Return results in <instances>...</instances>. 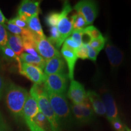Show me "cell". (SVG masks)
Listing matches in <instances>:
<instances>
[{"mask_svg":"<svg viewBox=\"0 0 131 131\" xmlns=\"http://www.w3.org/2000/svg\"><path fill=\"white\" fill-rule=\"evenodd\" d=\"M5 101L10 112L16 119L23 117V110L29 96L27 90L23 87L10 83L5 89Z\"/></svg>","mask_w":131,"mask_h":131,"instance_id":"cell-1","label":"cell"},{"mask_svg":"<svg viewBox=\"0 0 131 131\" xmlns=\"http://www.w3.org/2000/svg\"><path fill=\"white\" fill-rule=\"evenodd\" d=\"M29 94L35 98L39 110L50 123L52 131H61V127L49 102L46 89H45L44 84H34L31 88Z\"/></svg>","mask_w":131,"mask_h":131,"instance_id":"cell-2","label":"cell"},{"mask_svg":"<svg viewBox=\"0 0 131 131\" xmlns=\"http://www.w3.org/2000/svg\"><path fill=\"white\" fill-rule=\"evenodd\" d=\"M49 102L61 127L69 126L72 122L71 109L65 95L47 91Z\"/></svg>","mask_w":131,"mask_h":131,"instance_id":"cell-3","label":"cell"},{"mask_svg":"<svg viewBox=\"0 0 131 131\" xmlns=\"http://www.w3.org/2000/svg\"><path fill=\"white\" fill-rule=\"evenodd\" d=\"M72 10V8L68 1H65L63 3V6L61 11L62 16L59 21L57 29L60 33V40L56 46L57 48L59 49L61 46L62 44L64 42L65 40L69 37L72 34L73 29L71 21L68 18V15Z\"/></svg>","mask_w":131,"mask_h":131,"instance_id":"cell-4","label":"cell"},{"mask_svg":"<svg viewBox=\"0 0 131 131\" xmlns=\"http://www.w3.org/2000/svg\"><path fill=\"white\" fill-rule=\"evenodd\" d=\"M68 75L66 73L45 75L43 84L47 91L64 95L68 89Z\"/></svg>","mask_w":131,"mask_h":131,"instance_id":"cell-5","label":"cell"},{"mask_svg":"<svg viewBox=\"0 0 131 131\" xmlns=\"http://www.w3.org/2000/svg\"><path fill=\"white\" fill-rule=\"evenodd\" d=\"M73 9L84 17L87 26L92 24L98 15V6L94 1H80L75 5Z\"/></svg>","mask_w":131,"mask_h":131,"instance_id":"cell-6","label":"cell"},{"mask_svg":"<svg viewBox=\"0 0 131 131\" xmlns=\"http://www.w3.org/2000/svg\"><path fill=\"white\" fill-rule=\"evenodd\" d=\"M40 112L37 100L29 94L23 110V118L30 131H40L36 127L34 119Z\"/></svg>","mask_w":131,"mask_h":131,"instance_id":"cell-7","label":"cell"},{"mask_svg":"<svg viewBox=\"0 0 131 131\" xmlns=\"http://www.w3.org/2000/svg\"><path fill=\"white\" fill-rule=\"evenodd\" d=\"M70 107L73 117L80 123H88L94 118L93 109L88 98L80 104H72Z\"/></svg>","mask_w":131,"mask_h":131,"instance_id":"cell-8","label":"cell"},{"mask_svg":"<svg viewBox=\"0 0 131 131\" xmlns=\"http://www.w3.org/2000/svg\"><path fill=\"white\" fill-rule=\"evenodd\" d=\"M36 50L38 53L46 60L60 56V52L49 41L46 37H37L36 39Z\"/></svg>","mask_w":131,"mask_h":131,"instance_id":"cell-9","label":"cell"},{"mask_svg":"<svg viewBox=\"0 0 131 131\" xmlns=\"http://www.w3.org/2000/svg\"><path fill=\"white\" fill-rule=\"evenodd\" d=\"M20 74L25 76L34 84H41L44 83L45 74L42 70L35 66L21 62V65L19 69Z\"/></svg>","mask_w":131,"mask_h":131,"instance_id":"cell-10","label":"cell"},{"mask_svg":"<svg viewBox=\"0 0 131 131\" xmlns=\"http://www.w3.org/2000/svg\"><path fill=\"white\" fill-rule=\"evenodd\" d=\"M40 2L24 0L19 5L18 9V16L27 23V19L33 16L38 15L40 12Z\"/></svg>","mask_w":131,"mask_h":131,"instance_id":"cell-11","label":"cell"},{"mask_svg":"<svg viewBox=\"0 0 131 131\" xmlns=\"http://www.w3.org/2000/svg\"><path fill=\"white\" fill-rule=\"evenodd\" d=\"M105 52L111 68L114 69L118 68L124 61L123 52L112 42L108 41L107 40L106 42Z\"/></svg>","mask_w":131,"mask_h":131,"instance_id":"cell-12","label":"cell"},{"mask_svg":"<svg viewBox=\"0 0 131 131\" xmlns=\"http://www.w3.org/2000/svg\"><path fill=\"white\" fill-rule=\"evenodd\" d=\"M102 100L106 109V115L108 120L111 122L115 119L118 118V108L114 97L108 91L101 90Z\"/></svg>","mask_w":131,"mask_h":131,"instance_id":"cell-13","label":"cell"},{"mask_svg":"<svg viewBox=\"0 0 131 131\" xmlns=\"http://www.w3.org/2000/svg\"><path fill=\"white\" fill-rule=\"evenodd\" d=\"M68 96L72 101V104H80L88 99L87 92L84 86L79 82L72 80L69 88Z\"/></svg>","mask_w":131,"mask_h":131,"instance_id":"cell-14","label":"cell"},{"mask_svg":"<svg viewBox=\"0 0 131 131\" xmlns=\"http://www.w3.org/2000/svg\"><path fill=\"white\" fill-rule=\"evenodd\" d=\"M66 63L62 57H55L46 60L44 69V73L46 75L66 73Z\"/></svg>","mask_w":131,"mask_h":131,"instance_id":"cell-15","label":"cell"},{"mask_svg":"<svg viewBox=\"0 0 131 131\" xmlns=\"http://www.w3.org/2000/svg\"><path fill=\"white\" fill-rule=\"evenodd\" d=\"M61 52L62 56L64 58L66 61L67 65H68L69 78L72 81V80H73L75 64H76L77 60L78 59L76 52L73 49L69 48L65 45H63L61 48Z\"/></svg>","mask_w":131,"mask_h":131,"instance_id":"cell-16","label":"cell"},{"mask_svg":"<svg viewBox=\"0 0 131 131\" xmlns=\"http://www.w3.org/2000/svg\"><path fill=\"white\" fill-rule=\"evenodd\" d=\"M87 97L92 106L93 110L96 114L100 116L106 115V109L104 103L100 96L96 92L91 90L88 91L87 92Z\"/></svg>","mask_w":131,"mask_h":131,"instance_id":"cell-17","label":"cell"},{"mask_svg":"<svg viewBox=\"0 0 131 131\" xmlns=\"http://www.w3.org/2000/svg\"><path fill=\"white\" fill-rule=\"evenodd\" d=\"M7 45L18 57L23 53L24 47L23 40L19 36L7 32Z\"/></svg>","mask_w":131,"mask_h":131,"instance_id":"cell-18","label":"cell"},{"mask_svg":"<svg viewBox=\"0 0 131 131\" xmlns=\"http://www.w3.org/2000/svg\"><path fill=\"white\" fill-rule=\"evenodd\" d=\"M21 62L26 63L29 64H32L40 68L41 70L45 69L46 60L41 57L40 55L38 56H33L28 53H23L19 57Z\"/></svg>","mask_w":131,"mask_h":131,"instance_id":"cell-19","label":"cell"},{"mask_svg":"<svg viewBox=\"0 0 131 131\" xmlns=\"http://www.w3.org/2000/svg\"><path fill=\"white\" fill-rule=\"evenodd\" d=\"M27 28L36 35L40 37H45L41 25L38 15L33 16L29 18L27 21Z\"/></svg>","mask_w":131,"mask_h":131,"instance_id":"cell-20","label":"cell"},{"mask_svg":"<svg viewBox=\"0 0 131 131\" xmlns=\"http://www.w3.org/2000/svg\"><path fill=\"white\" fill-rule=\"evenodd\" d=\"M7 25H4L6 29H7L10 33L14 35H18L21 37V38L32 37L35 35L34 33L29 30L28 28H21L9 22H7Z\"/></svg>","mask_w":131,"mask_h":131,"instance_id":"cell-21","label":"cell"},{"mask_svg":"<svg viewBox=\"0 0 131 131\" xmlns=\"http://www.w3.org/2000/svg\"><path fill=\"white\" fill-rule=\"evenodd\" d=\"M34 122L36 127L40 131H52L50 123L40 111L34 118Z\"/></svg>","mask_w":131,"mask_h":131,"instance_id":"cell-22","label":"cell"},{"mask_svg":"<svg viewBox=\"0 0 131 131\" xmlns=\"http://www.w3.org/2000/svg\"><path fill=\"white\" fill-rule=\"evenodd\" d=\"M0 55H2L4 58L7 60H15L18 63V68L19 69L21 65V61L15 52L7 46L0 47Z\"/></svg>","mask_w":131,"mask_h":131,"instance_id":"cell-23","label":"cell"},{"mask_svg":"<svg viewBox=\"0 0 131 131\" xmlns=\"http://www.w3.org/2000/svg\"><path fill=\"white\" fill-rule=\"evenodd\" d=\"M70 21L73 30L83 29L86 27V26H88L84 17L77 12L72 15L70 17Z\"/></svg>","mask_w":131,"mask_h":131,"instance_id":"cell-24","label":"cell"},{"mask_svg":"<svg viewBox=\"0 0 131 131\" xmlns=\"http://www.w3.org/2000/svg\"><path fill=\"white\" fill-rule=\"evenodd\" d=\"M61 13L52 12L49 13L45 18L46 23L49 27H57L59 21L61 18Z\"/></svg>","mask_w":131,"mask_h":131,"instance_id":"cell-25","label":"cell"},{"mask_svg":"<svg viewBox=\"0 0 131 131\" xmlns=\"http://www.w3.org/2000/svg\"><path fill=\"white\" fill-rule=\"evenodd\" d=\"M106 41H107V39L103 37V36L99 38L92 40L89 42V45L95 50H96L98 52H100L104 47Z\"/></svg>","mask_w":131,"mask_h":131,"instance_id":"cell-26","label":"cell"},{"mask_svg":"<svg viewBox=\"0 0 131 131\" xmlns=\"http://www.w3.org/2000/svg\"><path fill=\"white\" fill-rule=\"evenodd\" d=\"M83 31L89 36L92 40L97 39L103 37L100 31L93 26H87L84 29H83Z\"/></svg>","mask_w":131,"mask_h":131,"instance_id":"cell-27","label":"cell"},{"mask_svg":"<svg viewBox=\"0 0 131 131\" xmlns=\"http://www.w3.org/2000/svg\"><path fill=\"white\" fill-rule=\"evenodd\" d=\"M60 33L58 32L57 27H50V37L48 40L53 45L57 46L60 40Z\"/></svg>","mask_w":131,"mask_h":131,"instance_id":"cell-28","label":"cell"},{"mask_svg":"<svg viewBox=\"0 0 131 131\" xmlns=\"http://www.w3.org/2000/svg\"><path fill=\"white\" fill-rule=\"evenodd\" d=\"M7 46V32L4 25L0 24V47Z\"/></svg>","mask_w":131,"mask_h":131,"instance_id":"cell-29","label":"cell"},{"mask_svg":"<svg viewBox=\"0 0 131 131\" xmlns=\"http://www.w3.org/2000/svg\"><path fill=\"white\" fill-rule=\"evenodd\" d=\"M77 55L78 58H80L82 60H86L88 58V50L86 45H82L79 47L78 50L76 51Z\"/></svg>","mask_w":131,"mask_h":131,"instance_id":"cell-30","label":"cell"},{"mask_svg":"<svg viewBox=\"0 0 131 131\" xmlns=\"http://www.w3.org/2000/svg\"><path fill=\"white\" fill-rule=\"evenodd\" d=\"M82 32H83V29H80V30H73L72 34L70 36L72 40L77 42L79 46L82 45Z\"/></svg>","mask_w":131,"mask_h":131,"instance_id":"cell-31","label":"cell"},{"mask_svg":"<svg viewBox=\"0 0 131 131\" xmlns=\"http://www.w3.org/2000/svg\"><path fill=\"white\" fill-rule=\"evenodd\" d=\"M111 123L116 131H126V126L124 125L119 118L114 119Z\"/></svg>","mask_w":131,"mask_h":131,"instance_id":"cell-32","label":"cell"},{"mask_svg":"<svg viewBox=\"0 0 131 131\" xmlns=\"http://www.w3.org/2000/svg\"><path fill=\"white\" fill-rule=\"evenodd\" d=\"M7 22L14 24V25L18 26V27H21V28H27V23L24 21L23 20H22V19L18 16H16V17L14 18L10 19V20L8 21Z\"/></svg>","mask_w":131,"mask_h":131,"instance_id":"cell-33","label":"cell"},{"mask_svg":"<svg viewBox=\"0 0 131 131\" xmlns=\"http://www.w3.org/2000/svg\"><path fill=\"white\" fill-rule=\"evenodd\" d=\"M86 45L87 47V50H88V58H89V60H91V61L95 62L99 52H98L96 50H95L94 49H93L92 47L90 46L89 45Z\"/></svg>","mask_w":131,"mask_h":131,"instance_id":"cell-34","label":"cell"},{"mask_svg":"<svg viewBox=\"0 0 131 131\" xmlns=\"http://www.w3.org/2000/svg\"><path fill=\"white\" fill-rule=\"evenodd\" d=\"M64 45H65L66 46L69 47V48L73 49V50H75V52L78 50V49L80 47L79 45H78L76 42L74 41H73L70 37L66 39Z\"/></svg>","mask_w":131,"mask_h":131,"instance_id":"cell-35","label":"cell"},{"mask_svg":"<svg viewBox=\"0 0 131 131\" xmlns=\"http://www.w3.org/2000/svg\"><path fill=\"white\" fill-rule=\"evenodd\" d=\"M0 131H10V128L0 112Z\"/></svg>","mask_w":131,"mask_h":131,"instance_id":"cell-36","label":"cell"},{"mask_svg":"<svg viewBox=\"0 0 131 131\" xmlns=\"http://www.w3.org/2000/svg\"><path fill=\"white\" fill-rule=\"evenodd\" d=\"M6 84H5L4 78L0 75V100L3 98L6 89Z\"/></svg>","mask_w":131,"mask_h":131,"instance_id":"cell-37","label":"cell"},{"mask_svg":"<svg viewBox=\"0 0 131 131\" xmlns=\"http://www.w3.org/2000/svg\"><path fill=\"white\" fill-rule=\"evenodd\" d=\"M6 19L5 16L3 15V12H1V10H0V24H3V25H5V23H6Z\"/></svg>","mask_w":131,"mask_h":131,"instance_id":"cell-38","label":"cell"},{"mask_svg":"<svg viewBox=\"0 0 131 131\" xmlns=\"http://www.w3.org/2000/svg\"><path fill=\"white\" fill-rule=\"evenodd\" d=\"M3 68V63L2 61H1V59L0 58V69Z\"/></svg>","mask_w":131,"mask_h":131,"instance_id":"cell-39","label":"cell"},{"mask_svg":"<svg viewBox=\"0 0 131 131\" xmlns=\"http://www.w3.org/2000/svg\"><path fill=\"white\" fill-rule=\"evenodd\" d=\"M126 131H131V129H129L127 126H126Z\"/></svg>","mask_w":131,"mask_h":131,"instance_id":"cell-40","label":"cell"},{"mask_svg":"<svg viewBox=\"0 0 131 131\" xmlns=\"http://www.w3.org/2000/svg\"><path fill=\"white\" fill-rule=\"evenodd\" d=\"M130 52H131V38H130Z\"/></svg>","mask_w":131,"mask_h":131,"instance_id":"cell-41","label":"cell"}]
</instances>
